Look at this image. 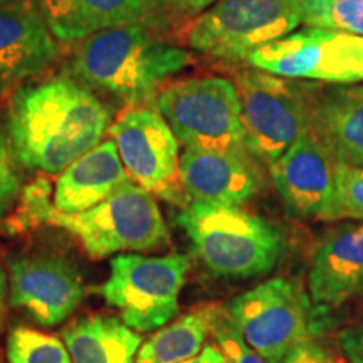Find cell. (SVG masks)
<instances>
[{
  "label": "cell",
  "instance_id": "obj_1",
  "mask_svg": "<svg viewBox=\"0 0 363 363\" xmlns=\"http://www.w3.org/2000/svg\"><path fill=\"white\" fill-rule=\"evenodd\" d=\"M111 113L93 89L57 76L17 89L9 104L7 136L26 169L61 174L103 142Z\"/></svg>",
  "mask_w": 363,
  "mask_h": 363
},
{
  "label": "cell",
  "instance_id": "obj_2",
  "mask_svg": "<svg viewBox=\"0 0 363 363\" xmlns=\"http://www.w3.org/2000/svg\"><path fill=\"white\" fill-rule=\"evenodd\" d=\"M190 62L192 56L185 49L163 43L143 24H133L76 43L69 71L89 89L135 106L148 101Z\"/></svg>",
  "mask_w": 363,
  "mask_h": 363
},
{
  "label": "cell",
  "instance_id": "obj_3",
  "mask_svg": "<svg viewBox=\"0 0 363 363\" xmlns=\"http://www.w3.org/2000/svg\"><path fill=\"white\" fill-rule=\"evenodd\" d=\"M48 187L38 184L22 192V211L17 227L24 222H45L76 235L91 257L116 252L153 251L169 242V227L163 219L155 195L133 180L96 207L79 214H62L49 206Z\"/></svg>",
  "mask_w": 363,
  "mask_h": 363
},
{
  "label": "cell",
  "instance_id": "obj_4",
  "mask_svg": "<svg viewBox=\"0 0 363 363\" xmlns=\"http://www.w3.org/2000/svg\"><path fill=\"white\" fill-rule=\"evenodd\" d=\"M177 224L203 266L222 278L264 276L284 251L279 230L240 207L190 202L179 212Z\"/></svg>",
  "mask_w": 363,
  "mask_h": 363
},
{
  "label": "cell",
  "instance_id": "obj_5",
  "mask_svg": "<svg viewBox=\"0 0 363 363\" xmlns=\"http://www.w3.org/2000/svg\"><path fill=\"white\" fill-rule=\"evenodd\" d=\"M234 83L240 103L244 148L269 167L311 130L318 83L281 78L256 67L239 71Z\"/></svg>",
  "mask_w": 363,
  "mask_h": 363
},
{
  "label": "cell",
  "instance_id": "obj_6",
  "mask_svg": "<svg viewBox=\"0 0 363 363\" xmlns=\"http://www.w3.org/2000/svg\"><path fill=\"white\" fill-rule=\"evenodd\" d=\"M157 110L185 148L247 153L234 81L220 76L174 81L158 91Z\"/></svg>",
  "mask_w": 363,
  "mask_h": 363
},
{
  "label": "cell",
  "instance_id": "obj_7",
  "mask_svg": "<svg viewBox=\"0 0 363 363\" xmlns=\"http://www.w3.org/2000/svg\"><path fill=\"white\" fill-rule=\"evenodd\" d=\"M190 261L184 254H121L110 262L101 296L116 308L125 325L138 333L157 331L179 315V296Z\"/></svg>",
  "mask_w": 363,
  "mask_h": 363
},
{
  "label": "cell",
  "instance_id": "obj_8",
  "mask_svg": "<svg viewBox=\"0 0 363 363\" xmlns=\"http://www.w3.org/2000/svg\"><path fill=\"white\" fill-rule=\"evenodd\" d=\"M303 24L301 0H216L187 33L195 51L224 61H247L254 51Z\"/></svg>",
  "mask_w": 363,
  "mask_h": 363
},
{
  "label": "cell",
  "instance_id": "obj_9",
  "mask_svg": "<svg viewBox=\"0 0 363 363\" xmlns=\"http://www.w3.org/2000/svg\"><path fill=\"white\" fill-rule=\"evenodd\" d=\"M225 315L267 363H281L310 338V299L288 278H272L239 294Z\"/></svg>",
  "mask_w": 363,
  "mask_h": 363
},
{
  "label": "cell",
  "instance_id": "obj_10",
  "mask_svg": "<svg viewBox=\"0 0 363 363\" xmlns=\"http://www.w3.org/2000/svg\"><path fill=\"white\" fill-rule=\"evenodd\" d=\"M108 133L135 184L167 201H182L180 142L160 111L140 104L128 106Z\"/></svg>",
  "mask_w": 363,
  "mask_h": 363
},
{
  "label": "cell",
  "instance_id": "obj_11",
  "mask_svg": "<svg viewBox=\"0 0 363 363\" xmlns=\"http://www.w3.org/2000/svg\"><path fill=\"white\" fill-rule=\"evenodd\" d=\"M340 163L310 130L269 165L271 180L289 216L328 222Z\"/></svg>",
  "mask_w": 363,
  "mask_h": 363
},
{
  "label": "cell",
  "instance_id": "obj_12",
  "mask_svg": "<svg viewBox=\"0 0 363 363\" xmlns=\"http://www.w3.org/2000/svg\"><path fill=\"white\" fill-rule=\"evenodd\" d=\"M84 298L76 267L54 256L19 257L9 264V301L40 326L65 323Z\"/></svg>",
  "mask_w": 363,
  "mask_h": 363
},
{
  "label": "cell",
  "instance_id": "obj_13",
  "mask_svg": "<svg viewBox=\"0 0 363 363\" xmlns=\"http://www.w3.org/2000/svg\"><path fill=\"white\" fill-rule=\"evenodd\" d=\"M247 62L281 78L345 84L337 30L306 27L262 45L247 57Z\"/></svg>",
  "mask_w": 363,
  "mask_h": 363
},
{
  "label": "cell",
  "instance_id": "obj_14",
  "mask_svg": "<svg viewBox=\"0 0 363 363\" xmlns=\"http://www.w3.org/2000/svg\"><path fill=\"white\" fill-rule=\"evenodd\" d=\"M249 153L185 148L180 184L190 202L240 207L259 190V175Z\"/></svg>",
  "mask_w": 363,
  "mask_h": 363
},
{
  "label": "cell",
  "instance_id": "obj_15",
  "mask_svg": "<svg viewBox=\"0 0 363 363\" xmlns=\"http://www.w3.org/2000/svg\"><path fill=\"white\" fill-rule=\"evenodd\" d=\"M313 303L340 306L363 294V224H343L318 240L308 272Z\"/></svg>",
  "mask_w": 363,
  "mask_h": 363
},
{
  "label": "cell",
  "instance_id": "obj_16",
  "mask_svg": "<svg viewBox=\"0 0 363 363\" xmlns=\"http://www.w3.org/2000/svg\"><path fill=\"white\" fill-rule=\"evenodd\" d=\"M54 39L34 0L0 2V69L11 83L49 69L57 57Z\"/></svg>",
  "mask_w": 363,
  "mask_h": 363
},
{
  "label": "cell",
  "instance_id": "obj_17",
  "mask_svg": "<svg viewBox=\"0 0 363 363\" xmlns=\"http://www.w3.org/2000/svg\"><path fill=\"white\" fill-rule=\"evenodd\" d=\"M311 131L340 165L363 169V86L318 83Z\"/></svg>",
  "mask_w": 363,
  "mask_h": 363
},
{
  "label": "cell",
  "instance_id": "obj_18",
  "mask_svg": "<svg viewBox=\"0 0 363 363\" xmlns=\"http://www.w3.org/2000/svg\"><path fill=\"white\" fill-rule=\"evenodd\" d=\"M130 180L115 140H103L61 172L54 190V208L62 214L89 211Z\"/></svg>",
  "mask_w": 363,
  "mask_h": 363
},
{
  "label": "cell",
  "instance_id": "obj_19",
  "mask_svg": "<svg viewBox=\"0 0 363 363\" xmlns=\"http://www.w3.org/2000/svg\"><path fill=\"white\" fill-rule=\"evenodd\" d=\"M157 4L153 0H39L54 38L79 43L113 27L143 24Z\"/></svg>",
  "mask_w": 363,
  "mask_h": 363
},
{
  "label": "cell",
  "instance_id": "obj_20",
  "mask_svg": "<svg viewBox=\"0 0 363 363\" xmlns=\"http://www.w3.org/2000/svg\"><path fill=\"white\" fill-rule=\"evenodd\" d=\"M61 337L72 363H135L143 343L138 331L121 318L101 313L78 318L62 330Z\"/></svg>",
  "mask_w": 363,
  "mask_h": 363
},
{
  "label": "cell",
  "instance_id": "obj_21",
  "mask_svg": "<svg viewBox=\"0 0 363 363\" xmlns=\"http://www.w3.org/2000/svg\"><path fill=\"white\" fill-rule=\"evenodd\" d=\"M217 311V306H206L163 326L142 343L135 363H184L197 357L206 347Z\"/></svg>",
  "mask_w": 363,
  "mask_h": 363
},
{
  "label": "cell",
  "instance_id": "obj_22",
  "mask_svg": "<svg viewBox=\"0 0 363 363\" xmlns=\"http://www.w3.org/2000/svg\"><path fill=\"white\" fill-rule=\"evenodd\" d=\"M9 363H72L66 343L39 330L16 326L7 337Z\"/></svg>",
  "mask_w": 363,
  "mask_h": 363
},
{
  "label": "cell",
  "instance_id": "obj_23",
  "mask_svg": "<svg viewBox=\"0 0 363 363\" xmlns=\"http://www.w3.org/2000/svg\"><path fill=\"white\" fill-rule=\"evenodd\" d=\"M303 24L363 35V0H301Z\"/></svg>",
  "mask_w": 363,
  "mask_h": 363
},
{
  "label": "cell",
  "instance_id": "obj_24",
  "mask_svg": "<svg viewBox=\"0 0 363 363\" xmlns=\"http://www.w3.org/2000/svg\"><path fill=\"white\" fill-rule=\"evenodd\" d=\"M340 219L363 222V169L338 165L337 190L328 222Z\"/></svg>",
  "mask_w": 363,
  "mask_h": 363
},
{
  "label": "cell",
  "instance_id": "obj_25",
  "mask_svg": "<svg viewBox=\"0 0 363 363\" xmlns=\"http://www.w3.org/2000/svg\"><path fill=\"white\" fill-rule=\"evenodd\" d=\"M211 333L214 335L217 348L222 352L227 363H267L227 318L225 310L217 311Z\"/></svg>",
  "mask_w": 363,
  "mask_h": 363
},
{
  "label": "cell",
  "instance_id": "obj_26",
  "mask_svg": "<svg viewBox=\"0 0 363 363\" xmlns=\"http://www.w3.org/2000/svg\"><path fill=\"white\" fill-rule=\"evenodd\" d=\"M16 162L19 160L13 153L9 136L0 130V217L11 211L22 190Z\"/></svg>",
  "mask_w": 363,
  "mask_h": 363
},
{
  "label": "cell",
  "instance_id": "obj_27",
  "mask_svg": "<svg viewBox=\"0 0 363 363\" xmlns=\"http://www.w3.org/2000/svg\"><path fill=\"white\" fill-rule=\"evenodd\" d=\"M348 84L363 81V35L340 33Z\"/></svg>",
  "mask_w": 363,
  "mask_h": 363
},
{
  "label": "cell",
  "instance_id": "obj_28",
  "mask_svg": "<svg viewBox=\"0 0 363 363\" xmlns=\"http://www.w3.org/2000/svg\"><path fill=\"white\" fill-rule=\"evenodd\" d=\"M281 363H337L331 358V355L325 347H321L320 343L315 340L308 338L305 342L298 343L288 355L284 357V360Z\"/></svg>",
  "mask_w": 363,
  "mask_h": 363
},
{
  "label": "cell",
  "instance_id": "obj_29",
  "mask_svg": "<svg viewBox=\"0 0 363 363\" xmlns=\"http://www.w3.org/2000/svg\"><path fill=\"white\" fill-rule=\"evenodd\" d=\"M343 355L350 363H363V325L352 326L338 335Z\"/></svg>",
  "mask_w": 363,
  "mask_h": 363
},
{
  "label": "cell",
  "instance_id": "obj_30",
  "mask_svg": "<svg viewBox=\"0 0 363 363\" xmlns=\"http://www.w3.org/2000/svg\"><path fill=\"white\" fill-rule=\"evenodd\" d=\"M172 6L185 13H192V16H199L203 13L207 9H211L216 4V0H167Z\"/></svg>",
  "mask_w": 363,
  "mask_h": 363
},
{
  "label": "cell",
  "instance_id": "obj_31",
  "mask_svg": "<svg viewBox=\"0 0 363 363\" xmlns=\"http://www.w3.org/2000/svg\"><path fill=\"white\" fill-rule=\"evenodd\" d=\"M9 303H11L9 301V278L2 262H0V333L6 328Z\"/></svg>",
  "mask_w": 363,
  "mask_h": 363
},
{
  "label": "cell",
  "instance_id": "obj_32",
  "mask_svg": "<svg viewBox=\"0 0 363 363\" xmlns=\"http://www.w3.org/2000/svg\"><path fill=\"white\" fill-rule=\"evenodd\" d=\"M184 363H227L222 352L217 348V345H206L203 350L197 357L190 358Z\"/></svg>",
  "mask_w": 363,
  "mask_h": 363
},
{
  "label": "cell",
  "instance_id": "obj_33",
  "mask_svg": "<svg viewBox=\"0 0 363 363\" xmlns=\"http://www.w3.org/2000/svg\"><path fill=\"white\" fill-rule=\"evenodd\" d=\"M9 83H11V81L7 79V76L4 74V71L0 69V94L4 93V91L7 89V86H9Z\"/></svg>",
  "mask_w": 363,
  "mask_h": 363
},
{
  "label": "cell",
  "instance_id": "obj_34",
  "mask_svg": "<svg viewBox=\"0 0 363 363\" xmlns=\"http://www.w3.org/2000/svg\"><path fill=\"white\" fill-rule=\"evenodd\" d=\"M153 2H155V4H158V2H163V0H153Z\"/></svg>",
  "mask_w": 363,
  "mask_h": 363
},
{
  "label": "cell",
  "instance_id": "obj_35",
  "mask_svg": "<svg viewBox=\"0 0 363 363\" xmlns=\"http://www.w3.org/2000/svg\"><path fill=\"white\" fill-rule=\"evenodd\" d=\"M0 2H11V0H0Z\"/></svg>",
  "mask_w": 363,
  "mask_h": 363
}]
</instances>
